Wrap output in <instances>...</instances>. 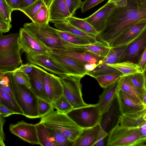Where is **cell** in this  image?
Returning a JSON list of instances; mask_svg holds the SVG:
<instances>
[{"label": "cell", "instance_id": "cell-1", "mask_svg": "<svg viewBox=\"0 0 146 146\" xmlns=\"http://www.w3.org/2000/svg\"><path fill=\"white\" fill-rule=\"evenodd\" d=\"M143 19H146V0H127L125 7L116 5L96 38L108 47L124 31Z\"/></svg>", "mask_w": 146, "mask_h": 146}, {"label": "cell", "instance_id": "cell-2", "mask_svg": "<svg viewBox=\"0 0 146 146\" xmlns=\"http://www.w3.org/2000/svg\"><path fill=\"white\" fill-rule=\"evenodd\" d=\"M24 29L34 38L50 50L57 49L85 52L83 45H77L62 39L57 33V29L49 24L39 25L33 22L23 25Z\"/></svg>", "mask_w": 146, "mask_h": 146}, {"label": "cell", "instance_id": "cell-3", "mask_svg": "<svg viewBox=\"0 0 146 146\" xmlns=\"http://www.w3.org/2000/svg\"><path fill=\"white\" fill-rule=\"evenodd\" d=\"M19 33L0 35V71H13L23 61L20 53Z\"/></svg>", "mask_w": 146, "mask_h": 146}, {"label": "cell", "instance_id": "cell-4", "mask_svg": "<svg viewBox=\"0 0 146 146\" xmlns=\"http://www.w3.org/2000/svg\"><path fill=\"white\" fill-rule=\"evenodd\" d=\"M41 118L40 121L46 127L56 129L73 142L82 129L66 113L55 111L54 109Z\"/></svg>", "mask_w": 146, "mask_h": 146}, {"label": "cell", "instance_id": "cell-5", "mask_svg": "<svg viewBox=\"0 0 146 146\" xmlns=\"http://www.w3.org/2000/svg\"><path fill=\"white\" fill-rule=\"evenodd\" d=\"M108 146H145L146 139L137 128L123 126L117 123L108 133Z\"/></svg>", "mask_w": 146, "mask_h": 146}, {"label": "cell", "instance_id": "cell-6", "mask_svg": "<svg viewBox=\"0 0 146 146\" xmlns=\"http://www.w3.org/2000/svg\"><path fill=\"white\" fill-rule=\"evenodd\" d=\"M12 87L15 99L23 111V115L30 118H39L38 98L30 88L18 83L14 76Z\"/></svg>", "mask_w": 146, "mask_h": 146}, {"label": "cell", "instance_id": "cell-7", "mask_svg": "<svg viewBox=\"0 0 146 146\" xmlns=\"http://www.w3.org/2000/svg\"><path fill=\"white\" fill-rule=\"evenodd\" d=\"M65 113L82 129L95 126L100 123L101 117L97 104L73 109Z\"/></svg>", "mask_w": 146, "mask_h": 146}, {"label": "cell", "instance_id": "cell-8", "mask_svg": "<svg viewBox=\"0 0 146 146\" xmlns=\"http://www.w3.org/2000/svg\"><path fill=\"white\" fill-rule=\"evenodd\" d=\"M63 86V94L65 96L73 109L88 105L84 101L82 92V78L77 76L67 75L59 76Z\"/></svg>", "mask_w": 146, "mask_h": 146}, {"label": "cell", "instance_id": "cell-9", "mask_svg": "<svg viewBox=\"0 0 146 146\" xmlns=\"http://www.w3.org/2000/svg\"><path fill=\"white\" fill-rule=\"evenodd\" d=\"M19 42L21 49L26 54V56L37 55L48 56V52L51 50L26 31L23 28L19 31Z\"/></svg>", "mask_w": 146, "mask_h": 146}, {"label": "cell", "instance_id": "cell-10", "mask_svg": "<svg viewBox=\"0 0 146 146\" xmlns=\"http://www.w3.org/2000/svg\"><path fill=\"white\" fill-rule=\"evenodd\" d=\"M48 53V57L61 66L67 75L83 78L88 73L85 69V65L76 60L51 51H49Z\"/></svg>", "mask_w": 146, "mask_h": 146}, {"label": "cell", "instance_id": "cell-11", "mask_svg": "<svg viewBox=\"0 0 146 146\" xmlns=\"http://www.w3.org/2000/svg\"><path fill=\"white\" fill-rule=\"evenodd\" d=\"M146 29V19L141 20L123 32L108 47L115 48L128 45L138 38Z\"/></svg>", "mask_w": 146, "mask_h": 146}, {"label": "cell", "instance_id": "cell-12", "mask_svg": "<svg viewBox=\"0 0 146 146\" xmlns=\"http://www.w3.org/2000/svg\"><path fill=\"white\" fill-rule=\"evenodd\" d=\"M9 129L12 133L23 140L32 144H39L35 124L22 120L16 124H10Z\"/></svg>", "mask_w": 146, "mask_h": 146}, {"label": "cell", "instance_id": "cell-13", "mask_svg": "<svg viewBox=\"0 0 146 146\" xmlns=\"http://www.w3.org/2000/svg\"><path fill=\"white\" fill-rule=\"evenodd\" d=\"M46 72L34 64L33 70L28 74L30 78V89L32 91L38 98L50 103L44 88L45 76Z\"/></svg>", "mask_w": 146, "mask_h": 146}, {"label": "cell", "instance_id": "cell-14", "mask_svg": "<svg viewBox=\"0 0 146 146\" xmlns=\"http://www.w3.org/2000/svg\"><path fill=\"white\" fill-rule=\"evenodd\" d=\"M146 48L145 30L138 38L128 45L120 57L118 62L129 61L136 63Z\"/></svg>", "mask_w": 146, "mask_h": 146}, {"label": "cell", "instance_id": "cell-15", "mask_svg": "<svg viewBox=\"0 0 146 146\" xmlns=\"http://www.w3.org/2000/svg\"><path fill=\"white\" fill-rule=\"evenodd\" d=\"M115 6L113 3L107 2L91 15L84 19L99 33L104 28L107 18Z\"/></svg>", "mask_w": 146, "mask_h": 146}, {"label": "cell", "instance_id": "cell-16", "mask_svg": "<svg viewBox=\"0 0 146 146\" xmlns=\"http://www.w3.org/2000/svg\"><path fill=\"white\" fill-rule=\"evenodd\" d=\"M118 102L116 95L108 109L101 115L100 123L102 128L108 133L110 125L111 124L113 128L116 125L114 121L117 124L120 116L122 115L118 103L115 107Z\"/></svg>", "mask_w": 146, "mask_h": 146}, {"label": "cell", "instance_id": "cell-17", "mask_svg": "<svg viewBox=\"0 0 146 146\" xmlns=\"http://www.w3.org/2000/svg\"><path fill=\"white\" fill-rule=\"evenodd\" d=\"M44 88L51 104L63 94L62 84L60 78L47 72L45 76Z\"/></svg>", "mask_w": 146, "mask_h": 146}, {"label": "cell", "instance_id": "cell-18", "mask_svg": "<svg viewBox=\"0 0 146 146\" xmlns=\"http://www.w3.org/2000/svg\"><path fill=\"white\" fill-rule=\"evenodd\" d=\"M28 62L39 66L59 76L67 75L64 70L60 65L49 58L44 55H37L26 56Z\"/></svg>", "mask_w": 146, "mask_h": 146}, {"label": "cell", "instance_id": "cell-19", "mask_svg": "<svg viewBox=\"0 0 146 146\" xmlns=\"http://www.w3.org/2000/svg\"><path fill=\"white\" fill-rule=\"evenodd\" d=\"M53 52L70 57L76 60L85 65L86 64H97L104 57L93 53L89 51L80 52L74 50L51 49Z\"/></svg>", "mask_w": 146, "mask_h": 146}, {"label": "cell", "instance_id": "cell-20", "mask_svg": "<svg viewBox=\"0 0 146 146\" xmlns=\"http://www.w3.org/2000/svg\"><path fill=\"white\" fill-rule=\"evenodd\" d=\"M48 9L51 22L68 21L70 17L65 0H52Z\"/></svg>", "mask_w": 146, "mask_h": 146}, {"label": "cell", "instance_id": "cell-21", "mask_svg": "<svg viewBox=\"0 0 146 146\" xmlns=\"http://www.w3.org/2000/svg\"><path fill=\"white\" fill-rule=\"evenodd\" d=\"M101 128L99 123L93 127L82 129L72 146H93L97 141Z\"/></svg>", "mask_w": 146, "mask_h": 146}, {"label": "cell", "instance_id": "cell-22", "mask_svg": "<svg viewBox=\"0 0 146 146\" xmlns=\"http://www.w3.org/2000/svg\"><path fill=\"white\" fill-rule=\"evenodd\" d=\"M117 96L122 114L133 113L146 109V106L135 102L119 89L117 92Z\"/></svg>", "mask_w": 146, "mask_h": 146}, {"label": "cell", "instance_id": "cell-23", "mask_svg": "<svg viewBox=\"0 0 146 146\" xmlns=\"http://www.w3.org/2000/svg\"><path fill=\"white\" fill-rule=\"evenodd\" d=\"M118 86L122 92L132 100L137 103L143 104L142 99L146 94V90L136 88L126 76H123L119 79Z\"/></svg>", "mask_w": 146, "mask_h": 146}, {"label": "cell", "instance_id": "cell-24", "mask_svg": "<svg viewBox=\"0 0 146 146\" xmlns=\"http://www.w3.org/2000/svg\"><path fill=\"white\" fill-rule=\"evenodd\" d=\"M118 123L124 127L139 128L146 123V109L133 113L122 114Z\"/></svg>", "mask_w": 146, "mask_h": 146}, {"label": "cell", "instance_id": "cell-25", "mask_svg": "<svg viewBox=\"0 0 146 146\" xmlns=\"http://www.w3.org/2000/svg\"><path fill=\"white\" fill-rule=\"evenodd\" d=\"M119 80L104 88L103 92L99 96V100L97 104L101 115L108 109L116 97L117 92L119 89Z\"/></svg>", "mask_w": 146, "mask_h": 146}, {"label": "cell", "instance_id": "cell-26", "mask_svg": "<svg viewBox=\"0 0 146 146\" xmlns=\"http://www.w3.org/2000/svg\"><path fill=\"white\" fill-rule=\"evenodd\" d=\"M54 25L58 30L69 32L80 36L86 39L90 44L105 45L103 43L97 40L93 36L73 26L68 21L56 22L54 23Z\"/></svg>", "mask_w": 146, "mask_h": 146}, {"label": "cell", "instance_id": "cell-27", "mask_svg": "<svg viewBox=\"0 0 146 146\" xmlns=\"http://www.w3.org/2000/svg\"><path fill=\"white\" fill-rule=\"evenodd\" d=\"M35 125L39 145L42 146H55L44 124L40 121Z\"/></svg>", "mask_w": 146, "mask_h": 146}, {"label": "cell", "instance_id": "cell-28", "mask_svg": "<svg viewBox=\"0 0 146 146\" xmlns=\"http://www.w3.org/2000/svg\"><path fill=\"white\" fill-rule=\"evenodd\" d=\"M68 21L73 26L93 36L95 38L99 33L92 26L86 21L84 19H80L72 16L69 18Z\"/></svg>", "mask_w": 146, "mask_h": 146}, {"label": "cell", "instance_id": "cell-29", "mask_svg": "<svg viewBox=\"0 0 146 146\" xmlns=\"http://www.w3.org/2000/svg\"><path fill=\"white\" fill-rule=\"evenodd\" d=\"M0 104L10 109L17 114L23 115V111L15 99L0 89Z\"/></svg>", "mask_w": 146, "mask_h": 146}, {"label": "cell", "instance_id": "cell-30", "mask_svg": "<svg viewBox=\"0 0 146 146\" xmlns=\"http://www.w3.org/2000/svg\"><path fill=\"white\" fill-rule=\"evenodd\" d=\"M46 127L55 146H72L74 142L64 135L55 129Z\"/></svg>", "mask_w": 146, "mask_h": 146}, {"label": "cell", "instance_id": "cell-31", "mask_svg": "<svg viewBox=\"0 0 146 146\" xmlns=\"http://www.w3.org/2000/svg\"><path fill=\"white\" fill-rule=\"evenodd\" d=\"M57 33L62 39L71 44L80 45L90 44L84 38L69 32L57 29Z\"/></svg>", "mask_w": 146, "mask_h": 146}, {"label": "cell", "instance_id": "cell-32", "mask_svg": "<svg viewBox=\"0 0 146 146\" xmlns=\"http://www.w3.org/2000/svg\"><path fill=\"white\" fill-rule=\"evenodd\" d=\"M145 72L136 73L126 76L136 88L141 90H146Z\"/></svg>", "mask_w": 146, "mask_h": 146}, {"label": "cell", "instance_id": "cell-33", "mask_svg": "<svg viewBox=\"0 0 146 146\" xmlns=\"http://www.w3.org/2000/svg\"><path fill=\"white\" fill-rule=\"evenodd\" d=\"M54 109L61 113H66L73 109L72 106L63 94L51 104Z\"/></svg>", "mask_w": 146, "mask_h": 146}, {"label": "cell", "instance_id": "cell-34", "mask_svg": "<svg viewBox=\"0 0 146 146\" xmlns=\"http://www.w3.org/2000/svg\"><path fill=\"white\" fill-rule=\"evenodd\" d=\"M49 14L48 8L46 6L42 7L35 16L31 19L32 22L39 25L48 24Z\"/></svg>", "mask_w": 146, "mask_h": 146}, {"label": "cell", "instance_id": "cell-35", "mask_svg": "<svg viewBox=\"0 0 146 146\" xmlns=\"http://www.w3.org/2000/svg\"><path fill=\"white\" fill-rule=\"evenodd\" d=\"M123 76L121 74H109L97 76L95 78L101 87L105 88L115 83Z\"/></svg>", "mask_w": 146, "mask_h": 146}, {"label": "cell", "instance_id": "cell-36", "mask_svg": "<svg viewBox=\"0 0 146 146\" xmlns=\"http://www.w3.org/2000/svg\"><path fill=\"white\" fill-rule=\"evenodd\" d=\"M44 6L46 5L42 0H37L20 11L24 13L31 19L40 9Z\"/></svg>", "mask_w": 146, "mask_h": 146}, {"label": "cell", "instance_id": "cell-37", "mask_svg": "<svg viewBox=\"0 0 146 146\" xmlns=\"http://www.w3.org/2000/svg\"><path fill=\"white\" fill-rule=\"evenodd\" d=\"M13 76L18 83L30 88V78L28 74L15 70L14 71Z\"/></svg>", "mask_w": 146, "mask_h": 146}, {"label": "cell", "instance_id": "cell-38", "mask_svg": "<svg viewBox=\"0 0 146 146\" xmlns=\"http://www.w3.org/2000/svg\"><path fill=\"white\" fill-rule=\"evenodd\" d=\"M37 105L39 117L45 115L54 109L50 103L38 98Z\"/></svg>", "mask_w": 146, "mask_h": 146}, {"label": "cell", "instance_id": "cell-39", "mask_svg": "<svg viewBox=\"0 0 146 146\" xmlns=\"http://www.w3.org/2000/svg\"><path fill=\"white\" fill-rule=\"evenodd\" d=\"M12 12L5 0H0V13L6 21L10 23L11 22Z\"/></svg>", "mask_w": 146, "mask_h": 146}, {"label": "cell", "instance_id": "cell-40", "mask_svg": "<svg viewBox=\"0 0 146 146\" xmlns=\"http://www.w3.org/2000/svg\"><path fill=\"white\" fill-rule=\"evenodd\" d=\"M70 17L73 16L76 11L81 8L83 2L82 0H65Z\"/></svg>", "mask_w": 146, "mask_h": 146}, {"label": "cell", "instance_id": "cell-41", "mask_svg": "<svg viewBox=\"0 0 146 146\" xmlns=\"http://www.w3.org/2000/svg\"><path fill=\"white\" fill-rule=\"evenodd\" d=\"M105 0H86L83 2L81 12L84 13Z\"/></svg>", "mask_w": 146, "mask_h": 146}, {"label": "cell", "instance_id": "cell-42", "mask_svg": "<svg viewBox=\"0 0 146 146\" xmlns=\"http://www.w3.org/2000/svg\"><path fill=\"white\" fill-rule=\"evenodd\" d=\"M142 72H145L146 69V48L140 55L137 63Z\"/></svg>", "mask_w": 146, "mask_h": 146}, {"label": "cell", "instance_id": "cell-43", "mask_svg": "<svg viewBox=\"0 0 146 146\" xmlns=\"http://www.w3.org/2000/svg\"><path fill=\"white\" fill-rule=\"evenodd\" d=\"M6 122L5 117L1 115L0 117V146H5L4 141L5 140V135L3 129V126Z\"/></svg>", "mask_w": 146, "mask_h": 146}, {"label": "cell", "instance_id": "cell-44", "mask_svg": "<svg viewBox=\"0 0 146 146\" xmlns=\"http://www.w3.org/2000/svg\"><path fill=\"white\" fill-rule=\"evenodd\" d=\"M0 114L5 117L13 114H17L15 112L4 105L0 104Z\"/></svg>", "mask_w": 146, "mask_h": 146}, {"label": "cell", "instance_id": "cell-45", "mask_svg": "<svg viewBox=\"0 0 146 146\" xmlns=\"http://www.w3.org/2000/svg\"><path fill=\"white\" fill-rule=\"evenodd\" d=\"M34 68V64L29 63L25 64H22L15 70L23 72L28 74L31 73Z\"/></svg>", "mask_w": 146, "mask_h": 146}, {"label": "cell", "instance_id": "cell-46", "mask_svg": "<svg viewBox=\"0 0 146 146\" xmlns=\"http://www.w3.org/2000/svg\"><path fill=\"white\" fill-rule=\"evenodd\" d=\"M12 27L10 22L0 20V33L3 34L9 31Z\"/></svg>", "mask_w": 146, "mask_h": 146}, {"label": "cell", "instance_id": "cell-47", "mask_svg": "<svg viewBox=\"0 0 146 146\" xmlns=\"http://www.w3.org/2000/svg\"><path fill=\"white\" fill-rule=\"evenodd\" d=\"M5 1L12 11L15 10H19L20 0H5Z\"/></svg>", "mask_w": 146, "mask_h": 146}, {"label": "cell", "instance_id": "cell-48", "mask_svg": "<svg viewBox=\"0 0 146 146\" xmlns=\"http://www.w3.org/2000/svg\"><path fill=\"white\" fill-rule=\"evenodd\" d=\"M37 0H20V4L19 10L23 9Z\"/></svg>", "mask_w": 146, "mask_h": 146}, {"label": "cell", "instance_id": "cell-49", "mask_svg": "<svg viewBox=\"0 0 146 146\" xmlns=\"http://www.w3.org/2000/svg\"><path fill=\"white\" fill-rule=\"evenodd\" d=\"M138 128L142 137L146 139V123L144 124Z\"/></svg>", "mask_w": 146, "mask_h": 146}, {"label": "cell", "instance_id": "cell-50", "mask_svg": "<svg viewBox=\"0 0 146 146\" xmlns=\"http://www.w3.org/2000/svg\"><path fill=\"white\" fill-rule=\"evenodd\" d=\"M97 65L96 64H86L85 65V67L86 69L89 72L94 70Z\"/></svg>", "mask_w": 146, "mask_h": 146}, {"label": "cell", "instance_id": "cell-51", "mask_svg": "<svg viewBox=\"0 0 146 146\" xmlns=\"http://www.w3.org/2000/svg\"><path fill=\"white\" fill-rule=\"evenodd\" d=\"M115 5L117 6L124 7L126 6L127 4V0H120L116 2Z\"/></svg>", "mask_w": 146, "mask_h": 146}, {"label": "cell", "instance_id": "cell-52", "mask_svg": "<svg viewBox=\"0 0 146 146\" xmlns=\"http://www.w3.org/2000/svg\"><path fill=\"white\" fill-rule=\"evenodd\" d=\"M104 139H100L97 141L93 146H103L104 145Z\"/></svg>", "mask_w": 146, "mask_h": 146}, {"label": "cell", "instance_id": "cell-53", "mask_svg": "<svg viewBox=\"0 0 146 146\" xmlns=\"http://www.w3.org/2000/svg\"><path fill=\"white\" fill-rule=\"evenodd\" d=\"M46 6L48 8L52 0H42Z\"/></svg>", "mask_w": 146, "mask_h": 146}, {"label": "cell", "instance_id": "cell-54", "mask_svg": "<svg viewBox=\"0 0 146 146\" xmlns=\"http://www.w3.org/2000/svg\"><path fill=\"white\" fill-rule=\"evenodd\" d=\"M120 0H108V2L115 4L116 2Z\"/></svg>", "mask_w": 146, "mask_h": 146}, {"label": "cell", "instance_id": "cell-55", "mask_svg": "<svg viewBox=\"0 0 146 146\" xmlns=\"http://www.w3.org/2000/svg\"><path fill=\"white\" fill-rule=\"evenodd\" d=\"M4 72L0 71V79L3 77L4 75Z\"/></svg>", "mask_w": 146, "mask_h": 146}, {"label": "cell", "instance_id": "cell-56", "mask_svg": "<svg viewBox=\"0 0 146 146\" xmlns=\"http://www.w3.org/2000/svg\"><path fill=\"white\" fill-rule=\"evenodd\" d=\"M0 20H4L5 21L2 16L1 15V14L0 13Z\"/></svg>", "mask_w": 146, "mask_h": 146}, {"label": "cell", "instance_id": "cell-57", "mask_svg": "<svg viewBox=\"0 0 146 146\" xmlns=\"http://www.w3.org/2000/svg\"><path fill=\"white\" fill-rule=\"evenodd\" d=\"M0 116H1V115H0Z\"/></svg>", "mask_w": 146, "mask_h": 146}]
</instances>
